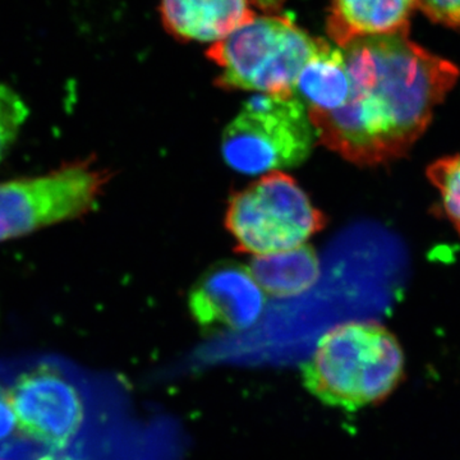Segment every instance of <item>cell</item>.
<instances>
[{
    "label": "cell",
    "instance_id": "obj_1",
    "mask_svg": "<svg viewBox=\"0 0 460 460\" xmlns=\"http://www.w3.org/2000/svg\"><path fill=\"white\" fill-rule=\"evenodd\" d=\"M341 49L349 95L335 111L307 109L316 137L354 164H386L425 133L459 68L411 41L408 32L357 39Z\"/></svg>",
    "mask_w": 460,
    "mask_h": 460
},
{
    "label": "cell",
    "instance_id": "obj_2",
    "mask_svg": "<svg viewBox=\"0 0 460 460\" xmlns=\"http://www.w3.org/2000/svg\"><path fill=\"white\" fill-rule=\"evenodd\" d=\"M402 371L404 354L394 335L375 321H352L321 337L304 378L325 404L358 410L385 399Z\"/></svg>",
    "mask_w": 460,
    "mask_h": 460
},
{
    "label": "cell",
    "instance_id": "obj_3",
    "mask_svg": "<svg viewBox=\"0 0 460 460\" xmlns=\"http://www.w3.org/2000/svg\"><path fill=\"white\" fill-rule=\"evenodd\" d=\"M320 44L287 17L269 14L214 42L208 57L222 71L217 84L223 89L295 95L299 75Z\"/></svg>",
    "mask_w": 460,
    "mask_h": 460
},
{
    "label": "cell",
    "instance_id": "obj_4",
    "mask_svg": "<svg viewBox=\"0 0 460 460\" xmlns=\"http://www.w3.org/2000/svg\"><path fill=\"white\" fill-rule=\"evenodd\" d=\"M314 132L299 96H252L224 131L226 164L243 174H265L305 162Z\"/></svg>",
    "mask_w": 460,
    "mask_h": 460
},
{
    "label": "cell",
    "instance_id": "obj_5",
    "mask_svg": "<svg viewBox=\"0 0 460 460\" xmlns=\"http://www.w3.org/2000/svg\"><path fill=\"white\" fill-rule=\"evenodd\" d=\"M323 226V215L305 190L279 172L233 196L226 210L237 247L256 256L304 246Z\"/></svg>",
    "mask_w": 460,
    "mask_h": 460
},
{
    "label": "cell",
    "instance_id": "obj_6",
    "mask_svg": "<svg viewBox=\"0 0 460 460\" xmlns=\"http://www.w3.org/2000/svg\"><path fill=\"white\" fill-rule=\"evenodd\" d=\"M109 180L93 160L0 183V243L89 213Z\"/></svg>",
    "mask_w": 460,
    "mask_h": 460
},
{
    "label": "cell",
    "instance_id": "obj_7",
    "mask_svg": "<svg viewBox=\"0 0 460 460\" xmlns=\"http://www.w3.org/2000/svg\"><path fill=\"white\" fill-rule=\"evenodd\" d=\"M9 398L21 432L50 449L62 450L83 425V398L56 368L40 366L21 375Z\"/></svg>",
    "mask_w": 460,
    "mask_h": 460
},
{
    "label": "cell",
    "instance_id": "obj_8",
    "mask_svg": "<svg viewBox=\"0 0 460 460\" xmlns=\"http://www.w3.org/2000/svg\"><path fill=\"white\" fill-rule=\"evenodd\" d=\"M265 305L263 289L250 269L226 265L199 281L190 296L193 317L205 328L247 329Z\"/></svg>",
    "mask_w": 460,
    "mask_h": 460
},
{
    "label": "cell",
    "instance_id": "obj_9",
    "mask_svg": "<svg viewBox=\"0 0 460 460\" xmlns=\"http://www.w3.org/2000/svg\"><path fill=\"white\" fill-rule=\"evenodd\" d=\"M165 29L181 40L217 42L250 22V0H162Z\"/></svg>",
    "mask_w": 460,
    "mask_h": 460
},
{
    "label": "cell",
    "instance_id": "obj_10",
    "mask_svg": "<svg viewBox=\"0 0 460 460\" xmlns=\"http://www.w3.org/2000/svg\"><path fill=\"white\" fill-rule=\"evenodd\" d=\"M416 8L417 0H332L329 36L344 48L357 39L410 32Z\"/></svg>",
    "mask_w": 460,
    "mask_h": 460
},
{
    "label": "cell",
    "instance_id": "obj_11",
    "mask_svg": "<svg viewBox=\"0 0 460 460\" xmlns=\"http://www.w3.org/2000/svg\"><path fill=\"white\" fill-rule=\"evenodd\" d=\"M349 90V72L343 49L321 40L319 50L299 75L296 95L307 102L308 111H332L344 104Z\"/></svg>",
    "mask_w": 460,
    "mask_h": 460
},
{
    "label": "cell",
    "instance_id": "obj_12",
    "mask_svg": "<svg viewBox=\"0 0 460 460\" xmlns=\"http://www.w3.org/2000/svg\"><path fill=\"white\" fill-rule=\"evenodd\" d=\"M250 271L269 295L290 296L305 292L319 279L320 265L313 248L305 246L260 255Z\"/></svg>",
    "mask_w": 460,
    "mask_h": 460
},
{
    "label": "cell",
    "instance_id": "obj_13",
    "mask_svg": "<svg viewBox=\"0 0 460 460\" xmlns=\"http://www.w3.org/2000/svg\"><path fill=\"white\" fill-rule=\"evenodd\" d=\"M428 177L438 190L445 217L460 235V154L432 163Z\"/></svg>",
    "mask_w": 460,
    "mask_h": 460
},
{
    "label": "cell",
    "instance_id": "obj_14",
    "mask_svg": "<svg viewBox=\"0 0 460 460\" xmlns=\"http://www.w3.org/2000/svg\"><path fill=\"white\" fill-rule=\"evenodd\" d=\"M29 115V107L16 91L0 83V162L17 141Z\"/></svg>",
    "mask_w": 460,
    "mask_h": 460
},
{
    "label": "cell",
    "instance_id": "obj_15",
    "mask_svg": "<svg viewBox=\"0 0 460 460\" xmlns=\"http://www.w3.org/2000/svg\"><path fill=\"white\" fill-rule=\"evenodd\" d=\"M417 7L435 22L460 29V0H417Z\"/></svg>",
    "mask_w": 460,
    "mask_h": 460
},
{
    "label": "cell",
    "instance_id": "obj_16",
    "mask_svg": "<svg viewBox=\"0 0 460 460\" xmlns=\"http://www.w3.org/2000/svg\"><path fill=\"white\" fill-rule=\"evenodd\" d=\"M17 429L16 414L12 407L9 393L0 386V444L14 435Z\"/></svg>",
    "mask_w": 460,
    "mask_h": 460
},
{
    "label": "cell",
    "instance_id": "obj_17",
    "mask_svg": "<svg viewBox=\"0 0 460 460\" xmlns=\"http://www.w3.org/2000/svg\"><path fill=\"white\" fill-rule=\"evenodd\" d=\"M286 0H253V3L262 9V11L268 12V13H274V12L279 11L281 5L284 4Z\"/></svg>",
    "mask_w": 460,
    "mask_h": 460
},
{
    "label": "cell",
    "instance_id": "obj_18",
    "mask_svg": "<svg viewBox=\"0 0 460 460\" xmlns=\"http://www.w3.org/2000/svg\"><path fill=\"white\" fill-rule=\"evenodd\" d=\"M36 460H74L71 456H66L60 450H51V452H44Z\"/></svg>",
    "mask_w": 460,
    "mask_h": 460
}]
</instances>
